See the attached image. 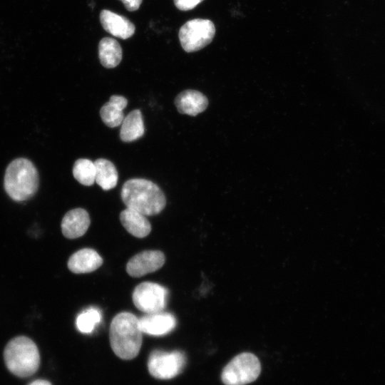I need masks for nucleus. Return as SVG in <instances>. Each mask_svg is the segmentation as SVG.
I'll use <instances>...</instances> for the list:
<instances>
[{
  "label": "nucleus",
  "mask_w": 385,
  "mask_h": 385,
  "mask_svg": "<svg viewBox=\"0 0 385 385\" xmlns=\"http://www.w3.org/2000/svg\"><path fill=\"white\" fill-rule=\"evenodd\" d=\"M120 196L127 207L145 216L160 213L166 205L161 189L155 183L143 178L127 180L122 187Z\"/></svg>",
  "instance_id": "1"
},
{
  "label": "nucleus",
  "mask_w": 385,
  "mask_h": 385,
  "mask_svg": "<svg viewBox=\"0 0 385 385\" xmlns=\"http://www.w3.org/2000/svg\"><path fill=\"white\" fill-rule=\"evenodd\" d=\"M142 332L138 318L123 312L116 314L110 325L109 337L113 352L123 359L135 358L142 345Z\"/></svg>",
  "instance_id": "2"
},
{
  "label": "nucleus",
  "mask_w": 385,
  "mask_h": 385,
  "mask_svg": "<svg viewBox=\"0 0 385 385\" xmlns=\"http://www.w3.org/2000/svg\"><path fill=\"white\" fill-rule=\"evenodd\" d=\"M38 171L34 163L26 158H17L8 165L4 175V189L15 201L26 200L34 195L38 188Z\"/></svg>",
  "instance_id": "3"
},
{
  "label": "nucleus",
  "mask_w": 385,
  "mask_h": 385,
  "mask_svg": "<svg viewBox=\"0 0 385 385\" xmlns=\"http://www.w3.org/2000/svg\"><path fill=\"white\" fill-rule=\"evenodd\" d=\"M8 369L19 377L33 375L38 369L40 355L36 344L24 336L14 337L9 342L4 351Z\"/></svg>",
  "instance_id": "4"
},
{
  "label": "nucleus",
  "mask_w": 385,
  "mask_h": 385,
  "mask_svg": "<svg viewBox=\"0 0 385 385\" xmlns=\"http://www.w3.org/2000/svg\"><path fill=\"white\" fill-rule=\"evenodd\" d=\"M261 364L252 353L243 352L235 356L223 369L221 379L225 385H245L259 376Z\"/></svg>",
  "instance_id": "5"
},
{
  "label": "nucleus",
  "mask_w": 385,
  "mask_h": 385,
  "mask_svg": "<svg viewBox=\"0 0 385 385\" xmlns=\"http://www.w3.org/2000/svg\"><path fill=\"white\" fill-rule=\"evenodd\" d=\"M215 26L209 19H195L187 21L179 31L182 48L188 53L197 51L210 43Z\"/></svg>",
  "instance_id": "6"
},
{
  "label": "nucleus",
  "mask_w": 385,
  "mask_h": 385,
  "mask_svg": "<svg viewBox=\"0 0 385 385\" xmlns=\"http://www.w3.org/2000/svg\"><path fill=\"white\" fill-rule=\"evenodd\" d=\"M186 363L185 354L180 351H153L148 358L150 374L160 379H168L178 375Z\"/></svg>",
  "instance_id": "7"
},
{
  "label": "nucleus",
  "mask_w": 385,
  "mask_h": 385,
  "mask_svg": "<svg viewBox=\"0 0 385 385\" xmlns=\"http://www.w3.org/2000/svg\"><path fill=\"white\" fill-rule=\"evenodd\" d=\"M168 296V289L163 286L155 282H144L135 287L132 299L138 309L150 314L163 311Z\"/></svg>",
  "instance_id": "8"
},
{
  "label": "nucleus",
  "mask_w": 385,
  "mask_h": 385,
  "mask_svg": "<svg viewBox=\"0 0 385 385\" xmlns=\"http://www.w3.org/2000/svg\"><path fill=\"white\" fill-rule=\"evenodd\" d=\"M165 262V255L160 250H145L133 256L126 265L128 274L140 277L160 269Z\"/></svg>",
  "instance_id": "9"
},
{
  "label": "nucleus",
  "mask_w": 385,
  "mask_h": 385,
  "mask_svg": "<svg viewBox=\"0 0 385 385\" xmlns=\"http://www.w3.org/2000/svg\"><path fill=\"white\" fill-rule=\"evenodd\" d=\"M138 321L141 332L153 336H162L170 332L177 323L173 314L163 311L146 314Z\"/></svg>",
  "instance_id": "10"
},
{
  "label": "nucleus",
  "mask_w": 385,
  "mask_h": 385,
  "mask_svg": "<svg viewBox=\"0 0 385 385\" xmlns=\"http://www.w3.org/2000/svg\"><path fill=\"white\" fill-rule=\"evenodd\" d=\"M91 223L88 212L83 208L69 210L61 222L63 235L68 239H76L83 235Z\"/></svg>",
  "instance_id": "11"
},
{
  "label": "nucleus",
  "mask_w": 385,
  "mask_h": 385,
  "mask_svg": "<svg viewBox=\"0 0 385 385\" xmlns=\"http://www.w3.org/2000/svg\"><path fill=\"white\" fill-rule=\"evenodd\" d=\"M100 21L104 30L121 39H127L135 33V27L130 20L111 11L102 10Z\"/></svg>",
  "instance_id": "12"
},
{
  "label": "nucleus",
  "mask_w": 385,
  "mask_h": 385,
  "mask_svg": "<svg viewBox=\"0 0 385 385\" xmlns=\"http://www.w3.org/2000/svg\"><path fill=\"white\" fill-rule=\"evenodd\" d=\"M103 264V259L93 249L83 248L74 252L68 261V267L73 273L95 271Z\"/></svg>",
  "instance_id": "13"
},
{
  "label": "nucleus",
  "mask_w": 385,
  "mask_h": 385,
  "mask_svg": "<svg viewBox=\"0 0 385 385\" xmlns=\"http://www.w3.org/2000/svg\"><path fill=\"white\" fill-rule=\"evenodd\" d=\"M175 105L180 113L195 116L206 109L208 101L197 91L185 90L176 96Z\"/></svg>",
  "instance_id": "14"
},
{
  "label": "nucleus",
  "mask_w": 385,
  "mask_h": 385,
  "mask_svg": "<svg viewBox=\"0 0 385 385\" xmlns=\"http://www.w3.org/2000/svg\"><path fill=\"white\" fill-rule=\"evenodd\" d=\"M120 220L125 229L136 237H145L151 231L150 223L145 215L135 210L125 208L120 212Z\"/></svg>",
  "instance_id": "15"
},
{
  "label": "nucleus",
  "mask_w": 385,
  "mask_h": 385,
  "mask_svg": "<svg viewBox=\"0 0 385 385\" xmlns=\"http://www.w3.org/2000/svg\"><path fill=\"white\" fill-rule=\"evenodd\" d=\"M128 104L127 99L119 95L111 96L108 102L106 103L100 110V115L103 122L110 128L121 125L123 119V109Z\"/></svg>",
  "instance_id": "16"
},
{
  "label": "nucleus",
  "mask_w": 385,
  "mask_h": 385,
  "mask_svg": "<svg viewBox=\"0 0 385 385\" xmlns=\"http://www.w3.org/2000/svg\"><path fill=\"white\" fill-rule=\"evenodd\" d=\"M144 131L141 111L135 109L124 118L120 130V138L124 142L134 141L142 137Z\"/></svg>",
  "instance_id": "17"
},
{
  "label": "nucleus",
  "mask_w": 385,
  "mask_h": 385,
  "mask_svg": "<svg viewBox=\"0 0 385 385\" xmlns=\"http://www.w3.org/2000/svg\"><path fill=\"white\" fill-rule=\"evenodd\" d=\"M98 57L105 68H112L117 66L122 59L120 45L114 38H102L98 43Z\"/></svg>",
  "instance_id": "18"
},
{
  "label": "nucleus",
  "mask_w": 385,
  "mask_h": 385,
  "mask_svg": "<svg viewBox=\"0 0 385 385\" xmlns=\"http://www.w3.org/2000/svg\"><path fill=\"white\" fill-rule=\"evenodd\" d=\"M93 163L96 167L95 182L104 190L115 188L118 174L113 163L105 158H98Z\"/></svg>",
  "instance_id": "19"
},
{
  "label": "nucleus",
  "mask_w": 385,
  "mask_h": 385,
  "mask_svg": "<svg viewBox=\"0 0 385 385\" xmlns=\"http://www.w3.org/2000/svg\"><path fill=\"white\" fill-rule=\"evenodd\" d=\"M73 175L81 184L91 186L95 183L96 167L89 159H78L73 167Z\"/></svg>",
  "instance_id": "20"
},
{
  "label": "nucleus",
  "mask_w": 385,
  "mask_h": 385,
  "mask_svg": "<svg viewBox=\"0 0 385 385\" xmlns=\"http://www.w3.org/2000/svg\"><path fill=\"white\" fill-rule=\"evenodd\" d=\"M101 313L96 308H88L78 314L76 324L79 332L88 334L101 322Z\"/></svg>",
  "instance_id": "21"
},
{
  "label": "nucleus",
  "mask_w": 385,
  "mask_h": 385,
  "mask_svg": "<svg viewBox=\"0 0 385 385\" xmlns=\"http://www.w3.org/2000/svg\"><path fill=\"white\" fill-rule=\"evenodd\" d=\"M203 0H173L175 6L180 11H189L196 7Z\"/></svg>",
  "instance_id": "22"
},
{
  "label": "nucleus",
  "mask_w": 385,
  "mask_h": 385,
  "mask_svg": "<svg viewBox=\"0 0 385 385\" xmlns=\"http://www.w3.org/2000/svg\"><path fill=\"white\" fill-rule=\"evenodd\" d=\"M124 4L125 9L129 11L138 10L142 4L143 0H120Z\"/></svg>",
  "instance_id": "23"
},
{
  "label": "nucleus",
  "mask_w": 385,
  "mask_h": 385,
  "mask_svg": "<svg viewBox=\"0 0 385 385\" xmlns=\"http://www.w3.org/2000/svg\"><path fill=\"white\" fill-rule=\"evenodd\" d=\"M29 385H51L48 381L38 379L32 381Z\"/></svg>",
  "instance_id": "24"
}]
</instances>
